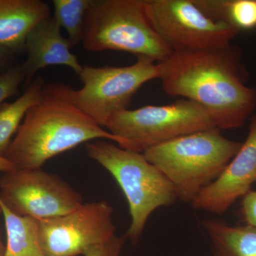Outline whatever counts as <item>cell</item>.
I'll return each instance as SVG.
<instances>
[{"label":"cell","mask_w":256,"mask_h":256,"mask_svg":"<svg viewBox=\"0 0 256 256\" xmlns=\"http://www.w3.org/2000/svg\"><path fill=\"white\" fill-rule=\"evenodd\" d=\"M4 218L6 246L4 256H46L38 239L40 220L16 214L0 198Z\"/></svg>","instance_id":"15"},{"label":"cell","mask_w":256,"mask_h":256,"mask_svg":"<svg viewBox=\"0 0 256 256\" xmlns=\"http://www.w3.org/2000/svg\"><path fill=\"white\" fill-rule=\"evenodd\" d=\"M114 208L105 201L82 204L68 214L40 220L38 239L46 256H77L116 235Z\"/></svg>","instance_id":"10"},{"label":"cell","mask_w":256,"mask_h":256,"mask_svg":"<svg viewBox=\"0 0 256 256\" xmlns=\"http://www.w3.org/2000/svg\"><path fill=\"white\" fill-rule=\"evenodd\" d=\"M60 30V24L50 16L28 34L25 42L28 60L23 64L28 86L37 72L52 66H68L78 75L82 72V66L70 52V42L62 36Z\"/></svg>","instance_id":"12"},{"label":"cell","mask_w":256,"mask_h":256,"mask_svg":"<svg viewBox=\"0 0 256 256\" xmlns=\"http://www.w3.org/2000/svg\"><path fill=\"white\" fill-rule=\"evenodd\" d=\"M10 50H6V48H3V47L0 46V64L4 60L5 56H6V54L9 52Z\"/></svg>","instance_id":"23"},{"label":"cell","mask_w":256,"mask_h":256,"mask_svg":"<svg viewBox=\"0 0 256 256\" xmlns=\"http://www.w3.org/2000/svg\"><path fill=\"white\" fill-rule=\"evenodd\" d=\"M242 146L214 127L152 146L143 154L170 180L178 200L192 204L220 176Z\"/></svg>","instance_id":"3"},{"label":"cell","mask_w":256,"mask_h":256,"mask_svg":"<svg viewBox=\"0 0 256 256\" xmlns=\"http://www.w3.org/2000/svg\"><path fill=\"white\" fill-rule=\"evenodd\" d=\"M25 80L26 72L23 64L0 74V106L6 99L18 95L20 86Z\"/></svg>","instance_id":"19"},{"label":"cell","mask_w":256,"mask_h":256,"mask_svg":"<svg viewBox=\"0 0 256 256\" xmlns=\"http://www.w3.org/2000/svg\"><path fill=\"white\" fill-rule=\"evenodd\" d=\"M2 208L0 207V214H2ZM5 252V246L4 244H3L2 240L1 238V234H0V256H4Z\"/></svg>","instance_id":"24"},{"label":"cell","mask_w":256,"mask_h":256,"mask_svg":"<svg viewBox=\"0 0 256 256\" xmlns=\"http://www.w3.org/2000/svg\"><path fill=\"white\" fill-rule=\"evenodd\" d=\"M158 65L163 90L196 102L220 130L242 128L252 117L256 88L246 85L248 74L239 47L172 52Z\"/></svg>","instance_id":"1"},{"label":"cell","mask_w":256,"mask_h":256,"mask_svg":"<svg viewBox=\"0 0 256 256\" xmlns=\"http://www.w3.org/2000/svg\"><path fill=\"white\" fill-rule=\"evenodd\" d=\"M92 0H54L53 18L68 34L72 46L82 42L84 23Z\"/></svg>","instance_id":"18"},{"label":"cell","mask_w":256,"mask_h":256,"mask_svg":"<svg viewBox=\"0 0 256 256\" xmlns=\"http://www.w3.org/2000/svg\"><path fill=\"white\" fill-rule=\"evenodd\" d=\"M73 89L62 82L44 88L28 111L4 158L20 169H41L48 160L92 140L126 143L98 126L76 105Z\"/></svg>","instance_id":"2"},{"label":"cell","mask_w":256,"mask_h":256,"mask_svg":"<svg viewBox=\"0 0 256 256\" xmlns=\"http://www.w3.org/2000/svg\"><path fill=\"white\" fill-rule=\"evenodd\" d=\"M0 198L16 214L38 220L68 214L82 196L57 175L41 169H18L0 178Z\"/></svg>","instance_id":"9"},{"label":"cell","mask_w":256,"mask_h":256,"mask_svg":"<svg viewBox=\"0 0 256 256\" xmlns=\"http://www.w3.org/2000/svg\"><path fill=\"white\" fill-rule=\"evenodd\" d=\"M144 4L152 26L172 52L224 48L240 33L210 18L194 0H144Z\"/></svg>","instance_id":"7"},{"label":"cell","mask_w":256,"mask_h":256,"mask_svg":"<svg viewBox=\"0 0 256 256\" xmlns=\"http://www.w3.org/2000/svg\"><path fill=\"white\" fill-rule=\"evenodd\" d=\"M214 127L213 119L203 108L184 98L168 105L126 109L112 116L106 126L109 132L126 143L124 149L141 153L175 138Z\"/></svg>","instance_id":"6"},{"label":"cell","mask_w":256,"mask_h":256,"mask_svg":"<svg viewBox=\"0 0 256 256\" xmlns=\"http://www.w3.org/2000/svg\"><path fill=\"white\" fill-rule=\"evenodd\" d=\"M18 169V166L4 156H0V172L3 173L9 172Z\"/></svg>","instance_id":"22"},{"label":"cell","mask_w":256,"mask_h":256,"mask_svg":"<svg viewBox=\"0 0 256 256\" xmlns=\"http://www.w3.org/2000/svg\"><path fill=\"white\" fill-rule=\"evenodd\" d=\"M82 43L88 52H128L156 64L172 53L152 26L144 0H92Z\"/></svg>","instance_id":"5"},{"label":"cell","mask_w":256,"mask_h":256,"mask_svg":"<svg viewBox=\"0 0 256 256\" xmlns=\"http://www.w3.org/2000/svg\"><path fill=\"white\" fill-rule=\"evenodd\" d=\"M242 212L246 224L256 227V190L242 197Z\"/></svg>","instance_id":"21"},{"label":"cell","mask_w":256,"mask_h":256,"mask_svg":"<svg viewBox=\"0 0 256 256\" xmlns=\"http://www.w3.org/2000/svg\"><path fill=\"white\" fill-rule=\"evenodd\" d=\"M45 85L44 79L38 76L16 100L0 106V156H4L28 111L41 98Z\"/></svg>","instance_id":"16"},{"label":"cell","mask_w":256,"mask_h":256,"mask_svg":"<svg viewBox=\"0 0 256 256\" xmlns=\"http://www.w3.org/2000/svg\"><path fill=\"white\" fill-rule=\"evenodd\" d=\"M210 18L238 32L256 28V0H194Z\"/></svg>","instance_id":"17"},{"label":"cell","mask_w":256,"mask_h":256,"mask_svg":"<svg viewBox=\"0 0 256 256\" xmlns=\"http://www.w3.org/2000/svg\"><path fill=\"white\" fill-rule=\"evenodd\" d=\"M82 86L72 92L76 105L106 128L114 114L128 109L133 96L146 82L159 78L158 64L144 58L128 66H82Z\"/></svg>","instance_id":"8"},{"label":"cell","mask_w":256,"mask_h":256,"mask_svg":"<svg viewBox=\"0 0 256 256\" xmlns=\"http://www.w3.org/2000/svg\"><path fill=\"white\" fill-rule=\"evenodd\" d=\"M50 16V6L41 0H0V46L24 50L30 32Z\"/></svg>","instance_id":"13"},{"label":"cell","mask_w":256,"mask_h":256,"mask_svg":"<svg viewBox=\"0 0 256 256\" xmlns=\"http://www.w3.org/2000/svg\"><path fill=\"white\" fill-rule=\"evenodd\" d=\"M126 240L127 238L126 235L121 236L114 235L107 242L89 248L82 255L84 256H120Z\"/></svg>","instance_id":"20"},{"label":"cell","mask_w":256,"mask_h":256,"mask_svg":"<svg viewBox=\"0 0 256 256\" xmlns=\"http://www.w3.org/2000/svg\"><path fill=\"white\" fill-rule=\"evenodd\" d=\"M256 182V114L237 154L214 182L204 188L192 205L194 210L215 214L226 213L238 198L252 191Z\"/></svg>","instance_id":"11"},{"label":"cell","mask_w":256,"mask_h":256,"mask_svg":"<svg viewBox=\"0 0 256 256\" xmlns=\"http://www.w3.org/2000/svg\"><path fill=\"white\" fill-rule=\"evenodd\" d=\"M202 226L208 235L214 256H256V227L232 226L222 220H205Z\"/></svg>","instance_id":"14"},{"label":"cell","mask_w":256,"mask_h":256,"mask_svg":"<svg viewBox=\"0 0 256 256\" xmlns=\"http://www.w3.org/2000/svg\"><path fill=\"white\" fill-rule=\"evenodd\" d=\"M86 149L92 159L114 176L127 198L131 223L126 237L136 245L152 214L178 200L176 190L143 153L105 140L89 143Z\"/></svg>","instance_id":"4"}]
</instances>
